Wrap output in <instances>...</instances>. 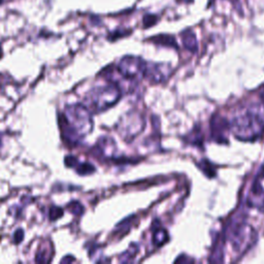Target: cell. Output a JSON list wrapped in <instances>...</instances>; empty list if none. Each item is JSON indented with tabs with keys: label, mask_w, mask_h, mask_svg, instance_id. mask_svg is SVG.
Wrapping results in <instances>:
<instances>
[{
	"label": "cell",
	"mask_w": 264,
	"mask_h": 264,
	"mask_svg": "<svg viewBox=\"0 0 264 264\" xmlns=\"http://www.w3.org/2000/svg\"><path fill=\"white\" fill-rule=\"evenodd\" d=\"M60 118V126L63 135L69 142L82 140L93 128L90 110L83 104L68 105Z\"/></svg>",
	"instance_id": "6da1fadb"
},
{
	"label": "cell",
	"mask_w": 264,
	"mask_h": 264,
	"mask_svg": "<svg viewBox=\"0 0 264 264\" xmlns=\"http://www.w3.org/2000/svg\"><path fill=\"white\" fill-rule=\"evenodd\" d=\"M231 132L240 141L253 142L264 132V103L250 107L236 116L230 124Z\"/></svg>",
	"instance_id": "7a4b0ae2"
},
{
	"label": "cell",
	"mask_w": 264,
	"mask_h": 264,
	"mask_svg": "<svg viewBox=\"0 0 264 264\" xmlns=\"http://www.w3.org/2000/svg\"><path fill=\"white\" fill-rule=\"evenodd\" d=\"M121 90L117 85H107L97 87L87 95V101L93 112L100 113L102 110L114 105L120 98Z\"/></svg>",
	"instance_id": "3957f363"
},
{
	"label": "cell",
	"mask_w": 264,
	"mask_h": 264,
	"mask_svg": "<svg viewBox=\"0 0 264 264\" xmlns=\"http://www.w3.org/2000/svg\"><path fill=\"white\" fill-rule=\"evenodd\" d=\"M230 244L239 254L246 253L257 241L255 229L247 223L236 224L230 231Z\"/></svg>",
	"instance_id": "277c9868"
},
{
	"label": "cell",
	"mask_w": 264,
	"mask_h": 264,
	"mask_svg": "<svg viewBox=\"0 0 264 264\" xmlns=\"http://www.w3.org/2000/svg\"><path fill=\"white\" fill-rule=\"evenodd\" d=\"M146 68L147 62L134 56L124 57L119 63V72L122 76L132 80H140L144 78Z\"/></svg>",
	"instance_id": "5b68a950"
},
{
	"label": "cell",
	"mask_w": 264,
	"mask_h": 264,
	"mask_svg": "<svg viewBox=\"0 0 264 264\" xmlns=\"http://www.w3.org/2000/svg\"><path fill=\"white\" fill-rule=\"evenodd\" d=\"M145 127V121L141 115L131 113L122 119L120 123L119 133L125 140H132V138L140 133Z\"/></svg>",
	"instance_id": "8992f818"
},
{
	"label": "cell",
	"mask_w": 264,
	"mask_h": 264,
	"mask_svg": "<svg viewBox=\"0 0 264 264\" xmlns=\"http://www.w3.org/2000/svg\"><path fill=\"white\" fill-rule=\"evenodd\" d=\"M171 68L164 64H151L147 63L145 77L153 83H161L171 76Z\"/></svg>",
	"instance_id": "52a82bcc"
},
{
	"label": "cell",
	"mask_w": 264,
	"mask_h": 264,
	"mask_svg": "<svg viewBox=\"0 0 264 264\" xmlns=\"http://www.w3.org/2000/svg\"><path fill=\"white\" fill-rule=\"evenodd\" d=\"M249 203L264 214V189L261 186L255 185L253 187L249 196Z\"/></svg>",
	"instance_id": "ba28073f"
},
{
	"label": "cell",
	"mask_w": 264,
	"mask_h": 264,
	"mask_svg": "<svg viewBox=\"0 0 264 264\" xmlns=\"http://www.w3.org/2000/svg\"><path fill=\"white\" fill-rule=\"evenodd\" d=\"M97 149L103 157H113L116 152V144L112 138L101 137L97 144Z\"/></svg>",
	"instance_id": "9c48e42d"
},
{
	"label": "cell",
	"mask_w": 264,
	"mask_h": 264,
	"mask_svg": "<svg viewBox=\"0 0 264 264\" xmlns=\"http://www.w3.org/2000/svg\"><path fill=\"white\" fill-rule=\"evenodd\" d=\"M166 240H168V233L163 229H158L154 233V244L156 246H161L163 245Z\"/></svg>",
	"instance_id": "30bf717a"
},
{
	"label": "cell",
	"mask_w": 264,
	"mask_h": 264,
	"mask_svg": "<svg viewBox=\"0 0 264 264\" xmlns=\"http://www.w3.org/2000/svg\"><path fill=\"white\" fill-rule=\"evenodd\" d=\"M76 170L80 175H89L95 171L93 166L89 163H78L76 166Z\"/></svg>",
	"instance_id": "8fae6325"
},
{
	"label": "cell",
	"mask_w": 264,
	"mask_h": 264,
	"mask_svg": "<svg viewBox=\"0 0 264 264\" xmlns=\"http://www.w3.org/2000/svg\"><path fill=\"white\" fill-rule=\"evenodd\" d=\"M184 44L186 46V48H188L189 50L194 51L196 49V40L195 37H194L193 34L188 33L184 36Z\"/></svg>",
	"instance_id": "7c38bea8"
},
{
	"label": "cell",
	"mask_w": 264,
	"mask_h": 264,
	"mask_svg": "<svg viewBox=\"0 0 264 264\" xmlns=\"http://www.w3.org/2000/svg\"><path fill=\"white\" fill-rule=\"evenodd\" d=\"M62 215H63V211L61 210V208L56 207V206H54V207L51 208V211H50V218H51V220H57Z\"/></svg>",
	"instance_id": "4fadbf2b"
},
{
	"label": "cell",
	"mask_w": 264,
	"mask_h": 264,
	"mask_svg": "<svg viewBox=\"0 0 264 264\" xmlns=\"http://www.w3.org/2000/svg\"><path fill=\"white\" fill-rule=\"evenodd\" d=\"M68 208H69V211L73 212L76 215H79V214H81L83 212L82 205L79 202H77V201H74L72 203H69L68 204Z\"/></svg>",
	"instance_id": "5bb4252c"
},
{
	"label": "cell",
	"mask_w": 264,
	"mask_h": 264,
	"mask_svg": "<svg viewBox=\"0 0 264 264\" xmlns=\"http://www.w3.org/2000/svg\"><path fill=\"white\" fill-rule=\"evenodd\" d=\"M23 238H24L23 230H20V229L17 230V232L15 233V242L16 243H20V242H22Z\"/></svg>",
	"instance_id": "9a60e30c"
},
{
	"label": "cell",
	"mask_w": 264,
	"mask_h": 264,
	"mask_svg": "<svg viewBox=\"0 0 264 264\" xmlns=\"http://www.w3.org/2000/svg\"><path fill=\"white\" fill-rule=\"evenodd\" d=\"M2 1H3V0H0V3H1V2H2Z\"/></svg>",
	"instance_id": "2e32d148"
}]
</instances>
